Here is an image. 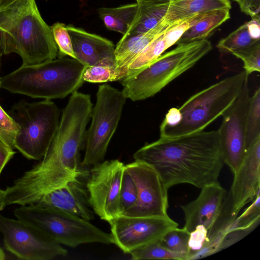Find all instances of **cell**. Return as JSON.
<instances>
[{
  "label": "cell",
  "mask_w": 260,
  "mask_h": 260,
  "mask_svg": "<svg viewBox=\"0 0 260 260\" xmlns=\"http://www.w3.org/2000/svg\"><path fill=\"white\" fill-rule=\"evenodd\" d=\"M137 10L138 4L136 3L115 8H100L98 12L108 29L123 36L132 24Z\"/></svg>",
  "instance_id": "obj_22"
},
{
  "label": "cell",
  "mask_w": 260,
  "mask_h": 260,
  "mask_svg": "<svg viewBox=\"0 0 260 260\" xmlns=\"http://www.w3.org/2000/svg\"><path fill=\"white\" fill-rule=\"evenodd\" d=\"M181 113L178 108L170 109L161 122L160 127H171L177 125L181 120Z\"/></svg>",
  "instance_id": "obj_35"
},
{
  "label": "cell",
  "mask_w": 260,
  "mask_h": 260,
  "mask_svg": "<svg viewBox=\"0 0 260 260\" xmlns=\"http://www.w3.org/2000/svg\"><path fill=\"white\" fill-rule=\"evenodd\" d=\"M247 79L238 96L221 115L217 130L224 164L234 174L246 152V122L251 96Z\"/></svg>",
  "instance_id": "obj_11"
},
{
  "label": "cell",
  "mask_w": 260,
  "mask_h": 260,
  "mask_svg": "<svg viewBox=\"0 0 260 260\" xmlns=\"http://www.w3.org/2000/svg\"><path fill=\"white\" fill-rule=\"evenodd\" d=\"M0 232L7 250L20 259L50 260L68 251L38 228L0 214Z\"/></svg>",
  "instance_id": "obj_9"
},
{
  "label": "cell",
  "mask_w": 260,
  "mask_h": 260,
  "mask_svg": "<svg viewBox=\"0 0 260 260\" xmlns=\"http://www.w3.org/2000/svg\"><path fill=\"white\" fill-rule=\"evenodd\" d=\"M250 36L254 39L260 40V18L259 16L252 17L246 22Z\"/></svg>",
  "instance_id": "obj_37"
},
{
  "label": "cell",
  "mask_w": 260,
  "mask_h": 260,
  "mask_svg": "<svg viewBox=\"0 0 260 260\" xmlns=\"http://www.w3.org/2000/svg\"><path fill=\"white\" fill-rule=\"evenodd\" d=\"M165 31L151 41L134 58L127 67L126 75L148 65L173 45L166 36Z\"/></svg>",
  "instance_id": "obj_23"
},
{
  "label": "cell",
  "mask_w": 260,
  "mask_h": 260,
  "mask_svg": "<svg viewBox=\"0 0 260 260\" xmlns=\"http://www.w3.org/2000/svg\"><path fill=\"white\" fill-rule=\"evenodd\" d=\"M129 254L132 259H177L186 260L179 253L173 252L162 247L159 241L150 243L132 250Z\"/></svg>",
  "instance_id": "obj_26"
},
{
  "label": "cell",
  "mask_w": 260,
  "mask_h": 260,
  "mask_svg": "<svg viewBox=\"0 0 260 260\" xmlns=\"http://www.w3.org/2000/svg\"><path fill=\"white\" fill-rule=\"evenodd\" d=\"M2 54L16 53L22 65L55 59L58 48L50 26L42 18L35 0H20L0 12Z\"/></svg>",
  "instance_id": "obj_2"
},
{
  "label": "cell",
  "mask_w": 260,
  "mask_h": 260,
  "mask_svg": "<svg viewBox=\"0 0 260 260\" xmlns=\"http://www.w3.org/2000/svg\"><path fill=\"white\" fill-rule=\"evenodd\" d=\"M230 18V9H218L209 11L187 29L176 44H188L206 40L214 30Z\"/></svg>",
  "instance_id": "obj_21"
},
{
  "label": "cell",
  "mask_w": 260,
  "mask_h": 260,
  "mask_svg": "<svg viewBox=\"0 0 260 260\" xmlns=\"http://www.w3.org/2000/svg\"><path fill=\"white\" fill-rule=\"evenodd\" d=\"M87 68L76 59L66 57L22 65L0 77V88L34 98L61 99L82 85Z\"/></svg>",
  "instance_id": "obj_3"
},
{
  "label": "cell",
  "mask_w": 260,
  "mask_h": 260,
  "mask_svg": "<svg viewBox=\"0 0 260 260\" xmlns=\"http://www.w3.org/2000/svg\"><path fill=\"white\" fill-rule=\"evenodd\" d=\"M96 95L91 123L86 133L85 154L80 164L83 167L93 166L104 161L127 99L122 91L107 84L99 86Z\"/></svg>",
  "instance_id": "obj_8"
},
{
  "label": "cell",
  "mask_w": 260,
  "mask_h": 260,
  "mask_svg": "<svg viewBox=\"0 0 260 260\" xmlns=\"http://www.w3.org/2000/svg\"><path fill=\"white\" fill-rule=\"evenodd\" d=\"M258 42H260V40L254 39L250 36L245 23L220 40L216 46L220 52L232 54Z\"/></svg>",
  "instance_id": "obj_24"
},
{
  "label": "cell",
  "mask_w": 260,
  "mask_h": 260,
  "mask_svg": "<svg viewBox=\"0 0 260 260\" xmlns=\"http://www.w3.org/2000/svg\"><path fill=\"white\" fill-rule=\"evenodd\" d=\"M154 3H167L170 2L171 0H136Z\"/></svg>",
  "instance_id": "obj_39"
},
{
  "label": "cell",
  "mask_w": 260,
  "mask_h": 260,
  "mask_svg": "<svg viewBox=\"0 0 260 260\" xmlns=\"http://www.w3.org/2000/svg\"><path fill=\"white\" fill-rule=\"evenodd\" d=\"M258 137H260V88L251 96L248 109L246 132L247 148Z\"/></svg>",
  "instance_id": "obj_27"
},
{
  "label": "cell",
  "mask_w": 260,
  "mask_h": 260,
  "mask_svg": "<svg viewBox=\"0 0 260 260\" xmlns=\"http://www.w3.org/2000/svg\"><path fill=\"white\" fill-rule=\"evenodd\" d=\"M207 230L202 225L197 226L195 230L190 233L188 242L191 251L189 259L194 253L202 248L207 241Z\"/></svg>",
  "instance_id": "obj_33"
},
{
  "label": "cell",
  "mask_w": 260,
  "mask_h": 260,
  "mask_svg": "<svg viewBox=\"0 0 260 260\" xmlns=\"http://www.w3.org/2000/svg\"><path fill=\"white\" fill-rule=\"evenodd\" d=\"M137 198V190L136 184L129 174L124 169L121 179L119 203L121 215L132 208Z\"/></svg>",
  "instance_id": "obj_28"
},
{
  "label": "cell",
  "mask_w": 260,
  "mask_h": 260,
  "mask_svg": "<svg viewBox=\"0 0 260 260\" xmlns=\"http://www.w3.org/2000/svg\"><path fill=\"white\" fill-rule=\"evenodd\" d=\"M8 114L20 127L14 148L28 159L41 160L58 126L60 110L51 100L22 101L15 104Z\"/></svg>",
  "instance_id": "obj_7"
},
{
  "label": "cell",
  "mask_w": 260,
  "mask_h": 260,
  "mask_svg": "<svg viewBox=\"0 0 260 260\" xmlns=\"http://www.w3.org/2000/svg\"><path fill=\"white\" fill-rule=\"evenodd\" d=\"M241 59L244 64V71L247 75L260 71V42L245 49L232 53Z\"/></svg>",
  "instance_id": "obj_30"
},
{
  "label": "cell",
  "mask_w": 260,
  "mask_h": 260,
  "mask_svg": "<svg viewBox=\"0 0 260 260\" xmlns=\"http://www.w3.org/2000/svg\"><path fill=\"white\" fill-rule=\"evenodd\" d=\"M20 0H0V12L5 11Z\"/></svg>",
  "instance_id": "obj_38"
},
{
  "label": "cell",
  "mask_w": 260,
  "mask_h": 260,
  "mask_svg": "<svg viewBox=\"0 0 260 260\" xmlns=\"http://www.w3.org/2000/svg\"><path fill=\"white\" fill-rule=\"evenodd\" d=\"M138 10L135 18L124 36L145 32L156 26L164 18L170 2L154 3L138 1Z\"/></svg>",
  "instance_id": "obj_20"
},
{
  "label": "cell",
  "mask_w": 260,
  "mask_h": 260,
  "mask_svg": "<svg viewBox=\"0 0 260 260\" xmlns=\"http://www.w3.org/2000/svg\"><path fill=\"white\" fill-rule=\"evenodd\" d=\"M218 9H231L229 0H171L163 19L172 24L194 15Z\"/></svg>",
  "instance_id": "obj_19"
},
{
  "label": "cell",
  "mask_w": 260,
  "mask_h": 260,
  "mask_svg": "<svg viewBox=\"0 0 260 260\" xmlns=\"http://www.w3.org/2000/svg\"><path fill=\"white\" fill-rule=\"evenodd\" d=\"M76 59L85 66H107L116 69L115 46L111 41L83 29L67 25Z\"/></svg>",
  "instance_id": "obj_16"
},
{
  "label": "cell",
  "mask_w": 260,
  "mask_h": 260,
  "mask_svg": "<svg viewBox=\"0 0 260 260\" xmlns=\"http://www.w3.org/2000/svg\"><path fill=\"white\" fill-rule=\"evenodd\" d=\"M133 157L151 167L168 189L184 183L202 188L218 182L224 164L217 130L160 137L138 149Z\"/></svg>",
  "instance_id": "obj_1"
},
{
  "label": "cell",
  "mask_w": 260,
  "mask_h": 260,
  "mask_svg": "<svg viewBox=\"0 0 260 260\" xmlns=\"http://www.w3.org/2000/svg\"><path fill=\"white\" fill-rule=\"evenodd\" d=\"M4 190L0 188V211L2 210V203L3 199Z\"/></svg>",
  "instance_id": "obj_41"
},
{
  "label": "cell",
  "mask_w": 260,
  "mask_h": 260,
  "mask_svg": "<svg viewBox=\"0 0 260 260\" xmlns=\"http://www.w3.org/2000/svg\"><path fill=\"white\" fill-rule=\"evenodd\" d=\"M234 180L225 203L237 217L243 207L259 191L260 137L247 148L243 160L234 174Z\"/></svg>",
  "instance_id": "obj_14"
},
{
  "label": "cell",
  "mask_w": 260,
  "mask_h": 260,
  "mask_svg": "<svg viewBox=\"0 0 260 260\" xmlns=\"http://www.w3.org/2000/svg\"><path fill=\"white\" fill-rule=\"evenodd\" d=\"M13 149L0 140V175L6 164L15 154Z\"/></svg>",
  "instance_id": "obj_36"
},
{
  "label": "cell",
  "mask_w": 260,
  "mask_h": 260,
  "mask_svg": "<svg viewBox=\"0 0 260 260\" xmlns=\"http://www.w3.org/2000/svg\"><path fill=\"white\" fill-rule=\"evenodd\" d=\"M83 78L84 81L96 83L118 80L115 68L102 66L87 67Z\"/></svg>",
  "instance_id": "obj_32"
},
{
  "label": "cell",
  "mask_w": 260,
  "mask_h": 260,
  "mask_svg": "<svg viewBox=\"0 0 260 260\" xmlns=\"http://www.w3.org/2000/svg\"><path fill=\"white\" fill-rule=\"evenodd\" d=\"M248 76L243 71L193 94L178 108L181 116L179 122L174 126L160 127V137L203 131L235 101Z\"/></svg>",
  "instance_id": "obj_5"
},
{
  "label": "cell",
  "mask_w": 260,
  "mask_h": 260,
  "mask_svg": "<svg viewBox=\"0 0 260 260\" xmlns=\"http://www.w3.org/2000/svg\"><path fill=\"white\" fill-rule=\"evenodd\" d=\"M212 49L207 39L177 45L148 65L121 79L122 92L126 99L133 101L153 96L193 67Z\"/></svg>",
  "instance_id": "obj_4"
},
{
  "label": "cell",
  "mask_w": 260,
  "mask_h": 260,
  "mask_svg": "<svg viewBox=\"0 0 260 260\" xmlns=\"http://www.w3.org/2000/svg\"><path fill=\"white\" fill-rule=\"evenodd\" d=\"M125 168L136 184L137 198L135 205L122 215L133 217L168 216V189L156 172L146 163L137 160L125 165Z\"/></svg>",
  "instance_id": "obj_13"
},
{
  "label": "cell",
  "mask_w": 260,
  "mask_h": 260,
  "mask_svg": "<svg viewBox=\"0 0 260 260\" xmlns=\"http://www.w3.org/2000/svg\"><path fill=\"white\" fill-rule=\"evenodd\" d=\"M124 169L118 159L103 161L92 166L85 184L93 211L108 222L121 215L120 188Z\"/></svg>",
  "instance_id": "obj_10"
},
{
  "label": "cell",
  "mask_w": 260,
  "mask_h": 260,
  "mask_svg": "<svg viewBox=\"0 0 260 260\" xmlns=\"http://www.w3.org/2000/svg\"><path fill=\"white\" fill-rule=\"evenodd\" d=\"M190 234L185 228L177 227L166 233L159 241V243L173 252L184 255L186 260H188L191 256L188 244Z\"/></svg>",
  "instance_id": "obj_25"
},
{
  "label": "cell",
  "mask_w": 260,
  "mask_h": 260,
  "mask_svg": "<svg viewBox=\"0 0 260 260\" xmlns=\"http://www.w3.org/2000/svg\"><path fill=\"white\" fill-rule=\"evenodd\" d=\"M43 196L35 204L73 214L87 221L94 218L86 186L79 176Z\"/></svg>",
  "instance_id": "obj_17"
},
{
  "label": "cell",
  "mask_w": 260,
  "mask_h": 260,
  "mask_svg": "<svg viewBox=\"0 0 260 260\" xmlns=\"http://www.w3.org/2000/svg\"><path fill=\"white\" fill-rule=\"evenodd\" d=\"M14 214L17 219L38 228L60 245L75 248L84 244L114 243L111 233L61 211L32 204L16 208Z\"/></svg>",
  "instance_id": "obj_6"
},
{
  "label": "cell",
  "mask_w": 260,
  "mask_h": 260,
  "mask_svg": "<svg viewBox=\"0 0 260 260\" xmlns=\"http://www.w3.org/2000/svg\"><path fill=\"white\" fill-rule=\"evenodd\" d=\"M19 129L17 123L0 106V140L14 149L15 140Z\"/></svg>",
  "instance_id": "obj_31"
},
{
  "label": "cell",
  "mask_w": 260,
  "mask_h": 260,
  "mask_svg": "<svg viewBox=\"0 0 260 260\" xmlns=\"http://www.w3.org/2000/svg\"><path fill=\"white\" fill-rule=\"evenodd\" d=\"M239 6L241 11L252 17L259 16L260 0H234Z\"/></svg>",
  "instance_id": "obj_34"
},
{
  "label": "cell",
  "mask_w": 260,
  "mask_h": 260,
  "mask_svg": "<svg viewBox=\"0 0 260 260\" xmlns=\"http://www.w3.org/2000/svg\"><path fill=\"white\" fill-rule=\"evenodd\" d=\"M172 24L162 19L156 26L145 32L131 36H122L115 48V70L118 80L126 76L127 67L134 58Z\"/></svg>",
  "instance_id": "obj_18"
},
{
  "label": "cell",
  "mask_w": 260,
  "mask_h": 260,
  "mask_svg": "<svg viewBox=\"0 0 260 260\" xmlns=\"http://www.w3.org/2000/svg\"><path fill=\"white\" fill-rule=\"evenodd\" d=\"M201 189L194 200L180 205L184 214V228L190 233L200 225L208 231L212 228L221 212L227 194L218 181L206 185Z\"/></svg>",
  "instance_id": "obj_15"
},
{
  "label": "cell",
  "mask_w": 260,
  "mask_h": 260,
  "mask_svg": "<svg viewBox=\"0 0 260 260\" xmlns=\"http://www.w3.org/2000/svg\"><path fill=\"white\" fill-rule=\"evenodd\" d=\"M114 243L124 253L159 241L178 224L169 216L133 217L119 215L109 222Z\"/></svg>",
  "instance_id": "obj_12"
},
{
  "label": "cell",
  "mask_w": 260,
  "mask_h": 260,
  "mask_svg": "<svg viewBox=\"0 0 260 260\" xmlns=\"http://www.w3.org/2000/svg\"><path fill=\"white\" fill-rule=\"evenodd\" d=\"M50 27L54 40L58 48V57L69 56L76 59L67 25L63 23L57 22L54 23Z\"/></svg>",
  "instance_id": "obj_29"
},
{
  "label": "cell",
  "mask_w": 260,
  "mask_h": 260,
  "mask_svg": "<svg viewBox=\"0 0 260 260\" xmlns=\"http://www.w3.org/2000/svg\"><path fill=\"white\" fill-rule=\"evenodd\" d=\"M6 258V254L3 249L0 247V260H4Z\"/></svg>",
  "instance_id": "obj_40"
}]
</instances>
